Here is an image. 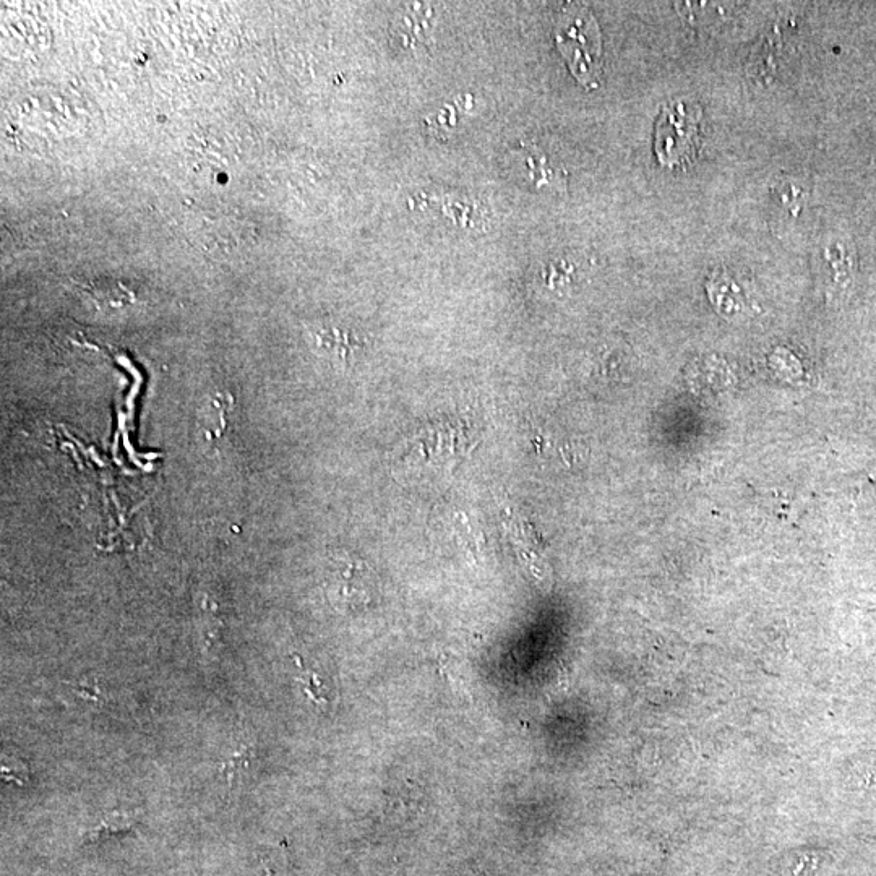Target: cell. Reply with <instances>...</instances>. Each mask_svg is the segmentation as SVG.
<instances>
[{
  "label": "cell",
  "instance_id": "2",
  "mask_svg": "<svg viewBox=\"0 0 876 876\" xmlns=\"http://www.w3.org/2000/svg\"><path fill=\"white\" fill-rule=\"evenodd\" d=\"M703 112L692 99H675L662 109L656 124V155L666 168L695 161L701 146Z\"/></svg>",
  "mask_w": 876,
  "mask_h": 876
},
{
  "label": "cell",
  "instance_id": "5",
  "mask_svg": "<svg viewBox=\"0 0 876 876\" xmlns=\"http://www.w3.org/2000/svg\"><path fill=\"white\" fill-rule=\"evenodd\" d=\"M73 695L77 696L78 700L85 701L86 705L103 706L106 703V695H104L103 687L99 685L96 679H82L77 683H72Z\"/></svg>",
  "mask_w": 876,
  "mask_h": 876
},
{
  "label": "cell",
  "instance_id": "3",
  "mask_svg": "<svg viewBox=\"0 0 876 876\" xmlns=\"http://www.w3.org/2000/svg\"><path fill=\"white\" fill-rule=\"evenodd\" d=\"M135 825H138V812H135V810H132V812L119 810V812H112L111 815L104 816L98 825L86 831L83 839L86 842L101 841V839L109 838V836H114V834L129 831Z\"/></svg>",
  "mask_w": 876,
  "mask_h": 876
},
{
  "label": "cell",
  "instance_id": "4",
  "mask_svg": "<svg viewBox=\"0 0 876 876\" xmlns=\"http://www.w3.org/2000/svg\"><path fill=\"white\" fill-rule=\"evenodd\" d=\"M252 758H254V750L247 745H241L229 758H226L221 771L229 786H234V782L239 781L242 774L252 766Z\"/></svg>",
  "mask_w": 876,
  "mask_h": 876
},
{
  "label": "cell",
  "instance_id": "1",
  "mask_svg": "<svg viewBox=\"0 0 876 876\" xmlns=\"http://www.w3.org/2000/svg\"><path fill=\"white\" fill-rule=\"evenodd\" d=\"M555 43L576 80L583 86L596 88L602 48L599 26L591 12L584 7L563 10L555 25Z\"/></svg>",
  "mask_w": 876,
  "mask_h": 876
}]
</instances>
